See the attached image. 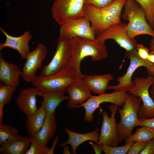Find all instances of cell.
<instances>
[{
  "label": "cell",
  "mask_w": 154,
  "mask_h": 154,
  "mask_svg": "<svg viewBox=\"0 0 154 154\" xmlns=\"http://www.w3.org/2000/svg\"><path fill=\"white\" fill-rule=\"evenodd\" d=\"M147 71L149 75L154 76V64L151 63L147 68Z\"/></svg>",
  "instance_id": "obj_37"
},
{
  "label": "cell",
  "mask_w": 154,
  "mask_h": 154,
  "mask_svg": "<svg viewBox=\"0 0 154 154\" xmlns=\"http://www.w3.org/2000/svg\"><path fill=\"white\" fill-rule=\"evenodd\" d=\"M147 60L154 64V51H150L149 52Z\"/></svg>",
  "instance_id": "obj_39"
},
{
  "label": "cell",
  "mask_w": 154,
  "mask_h": 154,
  "mask_svg": "<svg viewBox=\"0 0 154 154\" xmlns=\"http://www.w3.org/2000/svg\"><path fill=\"white\" fill-rule=\"evenodd\" d=\"M47 54L46 46L41 42L38 43L36 48L27 54L21 75L26 82H33L37 76V71L41 68L42 62L47 57Z\"/></svg>",
  "instance_id": "obj_13"
},
{
  "label": "cell",
  "mask_w": 154,
  "mask_h": 154,
  "mask_svg": "<svg viewBox=\"0 0 154 154\" xmlns=\"http://www.w3.org/2000/svg\"><path fill=\"white\" fill-rule=\"evenodd\" d=\"M136 50L138 55L141 58L147 60L149 50L141 44H137Z\"/></svg>",
  "instance_id": "obj_33"
},
{
  "label": "cell",
  "mask_w": 154,
  "mask_h": 154,
  "mask_svg": "<svg viewBox=\"0 0 154 154\" xmlns=\"http://www.w3.org/2000/svg\"><path fill=\"white\" fill-rule=\"evenodd\" d=\"M127 25V23L122 22L113 24L96 36V39L105 42L106 40L112 39L126 51L136 49L137 42L135 39H131L129 37Z\"/></svg>",
  "instance_id": "obj_12"
},
{
  "label": "cell",
  "mask_w": 154,
  "mask_h": 154,
  "mask_svg": "<svg viewBox=\"0 0 154 154\" xmlns=\"http://www.w3.org/2000/svg\"><path fill=\"white\" fill-rule=\"evenodd\" d=\"M125 91H115L110 93H105L98 95L92 96L86 101L78 105L77 108L83 107L85 110L84 120L88 122L93 121V114L101 104L108 102L116 105L119 107L123 106L129 93Z\"/></svg>",
  "instance_id": "obj_8"
},
{
  "label": "cell",
  "mask_w": 154,
  "mask_h": 154,
  "mask_svg": "<svg viewBox=\"0 0 154 154\" xmlns=\"http://www.w3.org/2000/svg\"><path fill=\"white\" fill-rule=\"evenodd\" d=\"M123 8L121 18L128 21L127 31L130 38L135 39L142 35L154 37V29L149 24L144 9L137 2L134 0H126Z\"/></svg>",
  "instance_id": "obj_3"
},
{
  "label": "cell",
  "mask_w": 154,
  "mask_h": 154,
  "mask_svg": "<svg viewBox=\"0 0 154 154\" xmlns=\"http://www.w3.org/2000/svg\"><path fill=\"white\" fill-rule=\"evenodd\" d=\"M65 132L68 135V140L60 144V147L69 144L71 145L72 154L76 153V150L78 147L84 142L88 140L96 143L98 141L100 133L99 129L96 128L94 131L86 133H80L72 131L68 128L64 129Z\"/></svg>",
  "instance_id": "obj_20"
},
{
  "label": "cell",
  "mask_w": 154,
  "mask_h": 154,
  "mask_svg": "<svg viewBox=\"0 0 154 154\" xmlns=\"http://www.w3.org/2000/svg\"><path fill=\"white\" fill-rule=\"evenodd\" d=\"M125 56L130 60V64L126 73L122 76L117 78L118 84L115 86L110 85L108 86L107 90L128 92L134 86L132 78L136 70L141 66H144L146 68L151 63L147 60L141 58L138 55L136 49L126 51Z\"/></svg>",
  "instance_id": "obj_10"
},
{
  "label": "cell",
  "mask_w": 154,
  "mask_h": 154,
  "mask_svg": "<svg viewBox=\"0 0 154 154\" xmlns=\"http://www.w3.org/2000/svg\"><path fill=\"white\" fill-rule=\"evenodd\" d=\"M29 138L31 145L26 154H48L50 149L48 147L42 145L33 137Z\"/></svg>",
  "instance_id": "obj_30"
},
{
  "label": "cell",
  "mask_w": 154,
  "mask_h": 154,
  "mask_svg": "<svg viewBox=\"0 0 154 154\" xmlns=\"http://www.w3.org/2000/svg\"><path fill=\"white\" fill-rule=\"evenodd\" d=\"M16 89L15 87L0 84V122H2L3 119L4 106L10 103Z\"/></svg>",
  "instance_id": "obj_26"
},
{
  "label": "cell",
  "mask_w": 154,
  "mask_h": 154,
  "mask_svg": "<svg viewBox=\"0 0 154 154\" xmlns=\"http://www.w3.org/2000/svg\"><path fill=\"white\" fill-rule=\"evenodd\" d=\"M57 127L55 113H46L44 123L39 131L33 137L42 146H46L52 138Z\"/></svg>",
  "instance_id": "obj_21"
},
{
  "label": "cell",
  "mask_w": 154,
  "mask_h": 154,
  "mask_svg": "<svg viewBox=\"0 0 154 154\" xmlns=\"http://www.w3.org/2000/svg\"><path fill=\"white\" fill-rule=\"evenodd\" d=\"M66 90L69 94L66 106L69 109L77 108L79 104H82L92 96L91 91L82 80H77Z\"/></svg>",
  "instance_id": "obj_17"
},
{
  "label": "cell",
  "mask_w": 154,
  "mask_h": 154,
  "mask_svg": "<svg viewBox=\"0 0 154 154\" xmlns=\"http://www.w3.org/2000/svg\"><path fill=\"white\" fill-rule=\"evenodd\" d=\"M144 9L147 19L151 27L154 29V0H134Z\"/></svg>",
  "instance_id": "obj_27"
},
{
  "label": "cell",
  "mask_w": 154,
  "mask_h": 154,
  "mask_svg": "<svg viewBox=\"0 0 154 154\" xmlns=\"http://www.w3.org/2000/svg\"><path fill=\"white\" fill-rule=\"evenodd\" d=\"M149 141L134 142L131 147L127 154H139L140 152L147 145Z\"/></svg>",
  "instance_id": "obj_31"
},
{
  "label": "cell",
  "mask_w": 154,
  "mask_h": 154,
  "mask_svg": "<svg viewBox=\"0 0 154 154\" xmlns=\"http://www.w3.org/2000/svg\"><path fill=\"white\" fill-rule=\"evenodd\" d=\"M134 86L128 91L130 94L140 98L143 102L138 112L139 118H150L154 117V102L149 89L154 83V76L149 75L145 77H135Z\"/></svg>",
  "instance_id": "obj_6"
},
{
  "label": "cell",
  "mask_w": 154,
  "mask_h": 154,
  "mask_svg": "<svg viewBox=\"0 0 154 154\" xmlns=\"http://www.w3.org/2000/svg\"><path fill=\"white\" fill-rule=\"evenodd\" d=\"M111 116L109 117L106 111L102 112L103 121L101 132L98 141L96 144L100 145L116 146L121 143L122 139L117 134V123L115 118L119 106L112 104L109 106Z\"/></svg>",
  "instance_id": "obj_9"
},
{
  "label": "cell",
  "mask_w": 154,
  "mask_h": 154,
  "mask_svg": "<svg viewBox=\"0 0 154 154\" xmlns=\"http://www.w3.org/2000/svg\"><path fill=\"white\" fill-rule=\"evenodd\" d=\"M60 33L71 38L75 37L96 40V35L90 21L84 17L70 20L60 26Z\"/></svg>",
  "instance_id": "obj_14"
},
{
  "label": "cell",
  "mask_w": 154,
  "mask_h": 154,
  "mask_svg": "<svg viewBox=\"0 0 154 154\" xmlns=\"http://www.w3.org/2000/svg\"><path fill=\"white\" fill-rule=\"evenodd\" d=\"M71 56L66 70L77 79L82 80L84 75L82 73L80 65L82 60L90 56L93 61H99L108 56L105 42L96 39L92 40L75 37L71 40Z\"/></svg>",
  "instance_id": "obj_1"
},
{
  "label": "cell",
  "mask_w": 154,
  "mask_h": 154,
  "mask_svg": "<svg viewBox=\"0 0 154 154\" xmlns=\"http://www.w3.org/2000/svg\"><path fill=\"white\" fill-rule=\"evenodd\" d=\"M126 0H114L108 6L98 8L84 4V17L90 21L96 35L115 24L122 22L121 11Z\"/></svg>",
  "instance_id": "obj_2"
},
{
  "label": "cell",
  "mask_w": 154,
  "mask_h": 154,
  "mask_svg": "<svg viewBox=\"0 0 154 154\" xmlns=\"http://www.w3.org/2000/svg\"><path fill=\"white\" fill-rule=\"evenodd\" d=\"M66 90H56L44 92L43 100L41 104L47 113L52 114L62 102L67 100L68 96L65 95Z\"/></svg>",
  "instance_id": "obj_23"
},
{
  "label": "cell",
  "mask_w": 154,
  "mask_h": 154,
  "mask_svg": "<svg viewBox=\"0 0 154 154\" xmlns=\"http://www.w3.org/2000/svg\"><path fill=\"white\" fill-rule=\"evenodd\" d=\"M136 128V131L125 141V143L131 142L149 141L154 138V128L141 126Z\"/></svg>",
  "instance_id": "obj_25"
},
{
  "label": "cell",
  "mask_w": 154,
  "mask_h": 154,
  "mask_svg": "<svg viewBox=\"0 0 154 154\" xmlns=\"http://www.w3.org/2000/svg\"><path fill=\"white\" fill-rule=\"evenodd\" d=\"M139 154H154V138L149 141Z\"/></svg>",
  "instance_id": "obj_34"
},
{
  "label": "cell",
  "mask_w": 154,
  "mask_h": 154,
  "mask_svg": "<svg viewBox=\"0 0 154 154\" xmlns=\"http://www.w3.org/2000/svg\"><path fill=\"white\" fill-rule=\"evenodd\" d=\"M43 95V92L35 87L23 88L20 91L15 103L20 112L27 117L33 114L38 109L37 96L42 97Z\"/></svg>",
  "instance_id": "obj_15"
},
{
  "label": "cell",
  "mask_w": 154,
  "mask_h": 154,
  "mask_svg": "<svg viewBox=\"0 0 154 154\" xmlns=\"http://www.w3.org/2000/svg\"><path fill=\"white\" fill-rule=\"evenodd\" d=\"M59 139V137L58 136L56 137L54 139L53 144L52 145L51 148H50V151L48 153V154H53L54 151V147L57 143Z\"/></svg>",
  "instance_id": "obj_38"
},
{
  "label": "cell",
  "mask_w": 154,
  "mask_h": 154,
  "mask_svg": "<svg viewBox=\"0 0 154 154\" xmlns=\"http://www.w3.org/2000/svg\"><path fill=\"white\" fill-rule=\"evenodd\" d=\"M77 80L68 73L65 68L48 76H37L32 84L44 92L66 90L69 85Z\"/></svg>",
  "instance_id": "obj_11"
},
{
  "label": "cell",
  "mask_w": 154,
  "mask_h": 154,
  "mask_svg": "<svg viewBox=\"0 0 154 154\" xmlns=\"http://www.w3.org/2000/svg\"><path fill=\"white\" fill-rule=\"evenodd\" d=\"M20 67L7 62L0 52V82L7 85L17 87L19 85V78L22 73Z\"/></svg>",
  "instance_id": "obj_18"
},
{
  "label": "cell",
  "mask_w": 154,
  "mask_h": 154,
  "mask_svg": "<svg viewBox=\"0 0 154 154\" xmlns=\"http://www.w3.org/2000/svg\"><path fill=\"white\" fill-rule=\"evenodd\" d=\"M0 30L6 38L5 41L0 43V50L5 47L16 50L23 59H25L27 54L30 52L29 42L33 36L29 31H25L19 37H14L8 34L1 27Z\"/></svg>",
  "instance_id": "obj_16"
},
{
  "label": "cell",
  "mask_w": 154,
  "mask_h": 154,
  "mask_svg": "<svg viewBox=\"0 0 154 154\" xmlns=\"http://www.w3.org/2000/svg\"><path fill=\"white\" fill-rule=\"evenodd\" d=\"M114 79L112 74L106 73L84 75L82 80L91 91L94 93L100 94L105 92L108 83Z\"/></svg>",
  "instance_id": "obj_22"
},
{
  "label": "cell",
  "mask_w": 154,
  "mask_h": 154,
  "mask_svg": "<svg viewBox=\"0 0 154 154\" xmlns=\"http://www.w3.org/2000/svg\"><path fill=\"white\" fill-rule=\"evenodd\" d=\"M89 143L93 147L95 154H101L102 150L98 145L96 144H95L91 141H90Z\"/></svg>",
  "instance_id": "obj_36"
},
{
  "label": "cell",
  "mask_w": 154,
  "mask_h": 154,
  "mask_svg": "<svg viewBox=\"0 0 154 154\" xmlns=\"http://www.w3.org/2000/svg\"><path fill=\"white\" fill-rule=\"evenodd\" d=\"M85 0H54L51 8L52 17L61 26L68 21L84 17Z\"/></svg>",
  "instance_id": "obj_7"
},
{
  "label": "cell",
  "mask_w": 154,
  "mask_h": 154,
  "mask_svg": "<svg viewBox=\"0 0 154 154\" xmlns=\"http://www.w3.org/2000/svg\"><path fill=\"white\" fill-rule=\"evenodd\" d=\"M139 126H145L154 128V117L150 118H139Z\"/></svg>",
  "instance_id": "obj_35"
},
{
  "label": "cell",
  "mask_w": 154,
  "mask_h": 154,
  "mask_svg": "<svg viewBox=\"0 0 154 154\" xmlns=\"http://www.w3.org/2000/svg\"><path fill=\"white\" fill-rule=\"evenodd\" d=\"M46 115V111L41 106L34 114L27 117L25 128L30 137H33L40 130Z\"/></svg>",
  "instance_id": "obj_24"
},
{
  "label": "cell",
  "mask_w": 154,
  "mask_h": 154,
  "mask_svg": "<svg viewBox=\"0 0 154 154\" xmlns=\"http://www.w3.org/2000/svg\"><path fill=\"white\" fill-rule=\"evenodd\" d=\"M72 39L60 33L54 55L50 62L43 66L40 76H48L57 73L66 68L71 56Z\"/></svg>",
  "instance_id": "obj_5"
},
{
  "label": "cell",
  "mask_w": 154,
  "mask_h": 154,
  "mask_svg": "<svg viewBox=\"0 0 154 154\" xmlns=\"http://www.w3.org/2000/svg\"><path fill=\"white\" fill-rule=\"evenodd\" d=\"M114 0H85L84 4L90 5L100 8L106 7Z\"/></svg>",
  "instance_id": "obj_32"
},
{
  "label": "cell",
  "mask_w": 154,
  "mask_h": 154,
  "mask_svg": "<svg viewBox=\"0 0 154 154\" xmlns=\"http://www.w3.org/2000/svg\"><path fill=\"white\" fill-rule=\"evenodd\" d=\"M149 93L151 97L154 102V83L151 86Z\"/></svg>",
  "instance_id": "obj_41"
},
{
  "label": "cell",
  "mask_w": 154,
  "mask_h": 154,
  "mask_svg": "<svg viewBox=\"0 0 154 154\" xmlns=\"http://www.w3.org/2000/svg\"><path fill=\"white\" fill-rule=\"evenodd\" d=\"M30 145L29 137L17 134L0 144V153L26 154Z\"/></svg>",
  "instance_id": "obj_19"
},
{
  "label": "cell",
  "mask_w": 154,
  "mask_h": 154,
  "mask_svg": "<svg viewBox=\"0 0 154 154\" xmlns=\"http://www.w3.org/2000/svg\"><path fill=\"white\" fill-rule=\"evenodd\" d=\"M149 50L154 51V37H152L150 40L149 43Z\"/></svg>",
  "instance_id": "obj_40"
},
{
  "label": "cell",
  "mask_w": 154,
  "mask_h": 154,
  "mask_svg": "<svg viewBox=\"0 0 154 154\" xmlns=\"http://www.w3.org/2000/svg\"><path fill=\"white\" fill-rule=\"evenodd\" d=\"M141 102L140 98L129 94L123 108L119 109L120 121L117 123V134L124 141L132 134L134 128L139 126L138 112Z\"/></svg>",
  "instance_id": "obj_4"
},
{
  "label": "cell",
  "mask_w": 154,
  "mask_h": 154,
  "mask_svg": "<svg viewBox=\"0 0 154 154\" xmlns=\"http://www.w3.org/2000/svg\"><path fill=\"white\" fill-rule=\"evenodd\" d=\"M134 142L125 143L124 145L120 146H109L98 145L105 154H127L131 146Z\"/></svg>",
  "instance_id": "obj_29"
},
{
  "label": "cell",
  "mask_w": 154,
  "mask_h": 154,
  "mask_svg": "<svg viewBox=\"0 0 154 154\" xmlns=\"http://www.w3.org/2000/svg\"><path fill=\"white\" fill-rule=\"evenodd\" d=\"M62 147L63 148V154H66L71 153L69 151V147L67 145H64Z\"/></svg>",
  "instance_id": "obj_42"
},
{
  "label": "cell",
  "mask_w": 154,
  "mask_h": 154,
  "mask_svg": "<svg viewBox=\"0 0 154 154\" xmlns=\"http://www.w3.org/2000/svg\"><path fill=\"white\" fill-rule=\"evenodd\" d=\"M18 133V130L15 127L0 122V144Z\"/></svg>",
  "instance_id": "obj_28"
}]
</instances>
